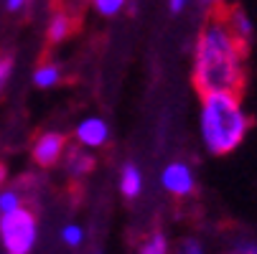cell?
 <instances>
[{
  "label": "cell",
  "instance_id": "cell-13",
  "mask_svg": "<svg viewBox=\"0 0 257 254\" xmlns=\"http://www.w3.org/2000/svg\"><path fill=\"white\" fill-rule=\"evenodd\" d=\"M92 3H94L97 13H102V16H115V13H120V11L125 8L127 0H92Z\"/></svg>",
  "mask_w": 257,
  "mask_h": 254
},
{
  "label": "cell",
  "instance_id": "cell-16",
  "mask_svg": "<svg viewBox=\"0 0 257 254\" xmlns=\"http://www.w3.org/2000/svg\"><path fill=\"white\" fill-rule=\"evenodd\" d=\"M186 3L189 0H168V8H171V13H181L183 8H186Z\"/></svg>",
  "mask_w": 257,
  "mask_h": 254
},
{
  "label": "cell",
  "instance_id": "cell-8",
  "mask_svg": "<svg viewBox=\"0 0 257 254\" xmlns=\"http://www.w3.org/2000/svg\"><path fill=\"white\" fill-rule=\"evenodd\" d=\"M120 191H122L127 198H135V196H140V191H143V175H140V170H138L133 163L125 165L122 173H120Z\"/></svg>",
  "mask_w": 257,
  "mask_h": 254
},
{
  "label": "cell",
  "instance_id": "cell-23",
  "mask_svg": "<svg viewBox=\"0 0 257 254\" xmlns=\"http://www.w3.org/2000/svg\"><path fill=\"white\" fill-rule=\"evenodd\" d=\"M8 254H11V251H8Z\"/></svg>",
  "mask_w": 257,
  "mask_h": 254
},
{
  "label": "cell",
  "instance_id": "cell-1",
  "mask_svg": "<svg viewBox=\"0 0 257 254\" xmlns=\"http://www.w3.org/2000/svg\"><path fill=\"white\" fill-rule=\"evenodd\" d=\"M244 51L247 44L237 39L232 31L224 3L214 6V13L204 23L196 54H194V87L196 92H239L244 84Z\"/></svg>",
  "mask_w": 257,
  "mask_h": 254
},
{
  "label": "cell",
  "instance_id": "cell-3",
  "mask_svg": "<svg viewBox=\"0 0 257 254\" xmlns=\"http://www.w3.org/2000/svg\"><path fill=\"white\" fill-rule=\"evenodd\" d=\"M0 241L11 254H28L36 244L33 213L26 211L23 206L8 213H0Z\"/></svg>",
  "mask_w": 257,
  "mask_h": 254
},
{
  "label": "cell",
  "instance_id": "cell-2",
  "mask_svg": "<svg viewBox=\"0 0 257 254\" xmlns=\"http://www.w3.org/2000/svg\"><path fill=\"white\" fill-rule=\"evenodd\" d=\"M201 140L214 155H227L244 140L249 117L242 110L237 92H211L201 97Z\"/></svg>",
  "mask_w": 257,
  "mask_h": 254
},
{
  "label": "cell",
  "instance_id": "cell-15",
  "mask_svg": "<svg viewBox=\"0 0 257 254\" xmlns=\"http://www.w3.org/2000/svg\"><path fill=\"white\" fill-rule=\"evenodd\" d=\"M61 239H64L69 246H77V244H82L84 234H82V229H79L77 224H69V226H64V231H61Z\"/></svg>",
  "mask_w": 257,
  "mask_h": 254
},
{
  "label": "cell",
  "instance_id": "cell-21",
  "mask_svg": "<svg viewBox=\"0 0 257 254\" xmlns=\"http://www.w3.org/2000/svg\"><path fill=\"white\" fill-rule=\"evenodd\" d=\"M201 3H204V6H211V8H214V6H222L224 0H201Z\"/></svg>",
  "mask_w": 257,
  "mask_h": 254
},
{
  "label": "cell",
  "instance_id": "cell-5",
  "mask_svg": "<svg viewBox=\"0 0 257 254\" xmlns=\"http://www.w3.org/2000/svg\"><path fill=\"white\" fill-rule=\"evenodd\" d=\"M66 148V140L59 132H44L33 145V160L39 165H54L59 163L61 153Z\"/></svg>",
  "mask_w": 257,
  "mask_h": 254
},
{
  "label": "cell",
  "instance_id": "cell-12",
  "mask_svg": "<svg viewBox=\"0 0 257 254\" xmlns=\"http://www.w3.org/2000/svg\"><path fill=\"white\" fill-rule=\"evenodd\" d=\"M140 254H168V241L163 234H153L148 241L143 244Z\"/></svg>",
  "mask_w": 257,
  "mask_h": 254
},
{
  "label": "cell",
  "instance_id": "cell-20",
  "mask_svg": "<svg viewBox=\"0 0 257 254\" xmlns=\"http://www.w3.org/2000/svg\"><path fill=\"white\" fill-rule=\"evenodd\" d=\"M181 254H201V249L196 246V244H189V246H183V251Z\"/></svg>",
  "mask_w": 257,
  "mask_h": 254
},
{
  "label": "cell",
  "instance_id": "cell-9",
  "mask_svg": "<svg viewBox=\"0 0 257 254\" xmlns=\"http://www.w3.org/2000/svg\"><path fill=\"white\" fill-rule=\"evenodd\" d=\"M94 168V158L92 155H87V153H82V150H69V173L74 175V178H82V175H87L89 170Z\"/></svg>",
  "mask_w": 257,
  "mask_h": 254
},
{
  "label": "cell",
  "instance_id": "cell-7",
  "mask_svg": "<svg viewBox=\"0 0 257 254\" xmlns=\"http://www.w3.org/2000/svg\"><path fill=\"white\" fill-rule=\"evenodd\" d=\"M224 13H227V21H229L232 31L237 33V39H239L242 44H249V39H252V23H249L247 13H244L239 6H232V8L224 6Z\"/></svg>",
  "mask_w": 257,
  "mask_h": 254
},
{
  "label": "cell",
  "instance_id": "cell-17",
  "mask_svg": "<svg viewBox=\"0 0 257 254\" xmlns=\"http://www.w3.org/2000/svg\"><path fill=\"white\" fill-rule=\"evenodd\" d=\"M8 71H11V64H8L6 59H0V87H3V82H6V77H8Z\"/></svg>",
  "mask_w": 257,
  "mask_h": 254
},
{
  "label": "cell",
  "instance_id": "cell-11",
  "mask_svg": "<svg viewBox=\"0 0 257 254\" xmlns=\"http://www.w3.org/2000/svg\"><path fill=\"white\" fill-rule=\"evenodd\" d=\"M59 79H61V71H59V66H54V64L39 66V69H36V74H33V84H36V87H41V89L56 87Z\"/></svg>",
  "mask_w": 257,
  "mask_h": 254
},
{
  "label": "cell",
  "instance_id": "cell-10",
  "mask_svg": "<svg viewBox=\"0 0 257 254\" xmlns=\"http://www.w3.org/2000/svg\"><path fill=\"white\" fill-rule=\"evenodd\" d=\"M71 28H74L71 18H69L66 13H56V16L51 18V23H49V41H54V44L64 41L66 36L71 33Z\"/></svg>",
  "mask_w": 257,
  "mask_h": 254
},
{
  "label": "cell",
  "instance_id": "cell-4",
  "mask_svg": "<svg viewBox=\"0 0 257 254\" xmlns=\"http://www.w3.org/2000/svg\"><path fill=\"white\" fill-rule=\"evenodd\" d=\"M161 183L168 193L173 196H189L194 191V175L189 170V165H183V163H171L163 175H161Z\"/></svg>",
  "mask_w": 257,
  "mask_h": 254
},
{
  "label": "cell",
  "instance_id": "cell-22",
  "mask_svg": "<svg viewBox=\"0 0 257 254\" xmlns=\"http://www.w3.org/2000/svg\"><path fill=\"white\" fill-rule=\"evenodd\" d=\"M6 175H8V170H6V165H0V183H6Z\"/></svg>",
  "mask_w": 257,
  "mask_h": 254
},
{
  "label": "cell",
  "instance_id": "cell-18",
  "mask_svg": "<svg viewBox=\"0 0 257 254\" xmlns=\"http://www.w3.org/2000/svg\"><path fill=\"white\" fill-rule=\"evenodd\" d=\"M26 3H28V0H6V8L16 13V11H21V8H23Z\"/></svg>",
  "mask_w": 257,
  "mask_h": 254
},
{
  "label": "cell",
  "instance_id": "cell-6",
  "mask_svg": "<svg viewBox=\"0 0 257 254\" xmlns=\"http://www.w3.org/2000/svg\"><path fill=\"white\" fill-rule=\"evenodd\" d=\"M107 137H109L107 122L99 120V117H87L77 127V140L82 145H87V148H99V145L107 142Z\"/></svg>",
  "mask_w": 257,
  "mask_h": 254
},
{
  "label": "cell",
  "instance_id": "cell-14",
  "mask_svg": "<svg viewBox=\"0 0 257 254\" xmlns=\"http://www.w3.org/2000/svg\"><path fill=\"white\" fill-rule=\"evenodd\" d=\"M18 206H21V196L16 191H3V193H0V213L16 211Z\"/></svg>",
  "mask_w": 257,
  "mask_h": 254
},
{
  "label": "cell",
  "instance_id": "cell-19",
  "mask_svg": "<svg viewBox=\"0 0 257 254\" xmlns=\"http://www.w3.org/2000/svg\"><path fill=\"white\" fill-rule=\"evenodd\" d=\"M239 254H257V244H239Z\"/></svg>",
  "mask_w": 257,
  "mask_h": 254
}]
</instances>
